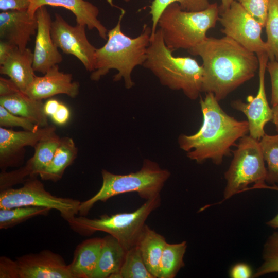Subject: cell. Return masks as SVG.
I'll return each instance as SVG.
<instances>
[{
  "label": "cell",
  "mask_w": 278,
  "mask_h": 278,
  "mask_svg": "<svg viewBox=\"0 0 278 278\" xmlns=\"http://www.w3.org/2000/svg\"><path fill=\"white\" fill-rule=\"evenodd\" d=\"M38 28L33 53L34 72L44 74L49 68L62 61V57L51 36V19L46 6L39 7L36 12Z\"/></svg>",
  "instance_id": "15"
},
{
  "label": "cell",
  "mask_w": 278,
  "mask_h": 278,
  "mask_svg": "<svg viewBox=\"0 0 278 278\" xmlns=\"http://www.w3.org/2000/svg\"><path fill=\"white\" fill-rule=\"evenodd\" d=\"M16 260L19 278H74L69 265L49 250L24 255Z\"/></svg>",
  "instance_id": "14"
},
{
  "label": "cell",
  "mask_w": 278,
  "mask_h": 278,
  "mask_svg": "<svg viewBox=\"0 0 278 278\" xmlns=\"http://www.w3.org/2000/svg\"><path fill=\"white\" fill-rule=\"evenodd\" d=\"M177 3L184 10L199 11L207 8L211 4L208 0H153L149 13L151 16V36L154 34L157 28L159 18L164 9L170 4Z\"/></svg>",
  "instance_id": "29"
},
{
  "label": "cell",
  "mask_w": 278,
  "mask_h": 278,
  "mask_svg": "<svg viewBox=\"0 0 278 278\" xmlns=\"http://www.w3.org/2000/svg\"><path fill=\"white\" fill-rule=\"evenodd\" d=\"M200 105L202 124L194 134L180 135L179 147L198 163L211 159L214 164L220 165L224 157L231 155V147L249 132L248 122L228 115L212 93L200 98Z\"/></svg>",
  "instance_id": "2"
},
{
  "label": "cell",
  "mask_w": 278,
  "mask_h": 278,
  "mask_svg": "<svg viewBox=\"0 0 278 278\" xmlns=\"http://www.w3.org/2000/svg\"><path fill=\"white\" fill-rule=\"evenodd\" d=\"M81 202L70 198L59 197L47 191L37 178L27 180L18 188H8L1 190L0 208L19 206L48 208L58 211L68 222L79 213Z\"/></svg>",
  "instance_id": "9"
},
{
  "label": "cell",
  "mask_w": 278,
  "mask_h": 278,
  "mask_svg": "<svg viewBox=\"0 0 278 278\" xmlns=\"http://www.w3.org/2000/svg\"><path fill=\"white\" fill-rule=\"evenodd\" d=\"M243 8L265 27L270 0H237Z\"/></svg>",
  "instance_id": "34"
},
{
  "label": "cell",
  "mask_w": 278,
  "mask_h": 278,
  "mask_svg": "<svg viewBox=\"0 0 278 278\" xmlns=\"http://www.w3.org/2000/svg\"><path fill=\"white\" fill-rule=\"evenodd\" d=\"M254 189H269L278 191V186L276 185H267L265 183L256 186ZM267 224L271 228L278 229V214L273 218L268 221Z\"/></svg>",
  "instance_id": "43"
},
{
  "label": "cell",
  "mask_w": 278,
  "mask_h": 278,
  "mask_svg": "<svg viewBox=\"0 0 278 278\" xmlns=\"http://www.w3.org/2000/svg\"><path fill=\"white\" fill-rule=\"evenodd\" d=\"M79 84L73 81L71 74L60 72L58 65L49 68L43 76L36 77L25 94L34 99L41 100L58 94L76 97Z\"/></svg>",
  "instance_id": "16"
},
{
  "label": "cell",
  "mask_w": 278,
  "mask_h": 278,
  "mask_svg": "<svg viewBox=\"0 0 278 278\" xmlns=\"http://www.w3.org/2000/svg\"><path fill=\"white\" fill-rule=\"evenodd\" d=\"M56 132L53 126L41 127L36 131H15L0 128V165L3 170L13 165L14 157L26 146L34 147L45 136Z\"/></svg>",
  "instance_id": "19"
},
{
  "label": "cell",
  "mask_w": 278,
  "mask_h": 278,
  "mask_svg": "<svg viewBox=\"0 0 278 278\" xmlns=\"http://www.w3.org/2000/svg\"><path fill=\"white\" fill-rule=\"evenodd\" d=\"M263 259V263L253 277L278 272V231L272 233L267 239L264 245Z\"/></svg>",
  "instance_id": "32"
},
{
  "label": "cell",
  "mask_w": 278,
  "mask_h": 278,
  "mask_svg": "<svg viewBox=\"0 0 278 278\" xmlns=\"http://www.w3.org/2000/svg\"><path fill=\"white\" fill-rule=\"evenodd\" d=\"M61 102L55 99H50L44 103L43 109L47 116L51 117L58 109Z\"/></svg>",
  "instance_id": "42"
},
{
  "label": "cell",
  "mask_w": 278,
  "mask_h": 278,
  "mask_svg": "<svg viewBox=\"0 0 278 278\" xmlns=\"http://www.w3.org/2000/svg\"><path fill=\"white\" fill-rule=\"evenodd\" d=\"M21 91L11 80L0 78V97L10 95Z\"/></svg>",
  "instance_id": "40"
},
{
  "label": "cell",
  "mask_w": 278,
  "mask_h": 278,
  "mask_svg": "<svg viewBox=\"0 0 278 278\" xmlns=\"http://www.w3.org/2000/svg\"><path fill=\"white\" fill-rule=\"evenodd\" d=\"M102 238L85 240L76 247L68 264L74 278H91L99 259Z\"/></svg>",
  "instance_id": "23"
},
{
  "label": "cell",
  "mask_w": 278,
  "mask_h": 278,
  "mask_svg": "<svg viewBox=\"0 0 278 278\" xmlns=\"http://www.w3.org/2000/svg\"><path fill=\"white\" fill-rule=\"evenodd\" d=\"M273 117L272 123L274 124L276 130L278 133V105L272 107Z\"/></svg>",
  "instance_id": "44"
},
{
  "label": "cell",
  "mask_w": 278,
  "mask_h": 278,
  "mask_svg": "<svg viewBox=\"0 0 278 278\" xmlns=\"http://www.w3.org/2000/svg\"><path fill=\"white\" fill-rule=\"evenodd\" d=\"M252 275V271L249 265L246 263H237L230 271V276L232 278H249Z\"/></svg>",
  "instance_id": "38"
},
{
  "label": "cell",
  "mask_w": 278,
  "mask_h": 278,
  "mask_svg": "<svg viewBox=\"0 0 278 278\" xmlns=\"http://www.w3.org/2000/svg\"><path fill=\"white\" fill-rule=\"evenodd\" d=\"M0 277L19 278L18 266L16 260H12L5 256L1 257Z\"/></svg>",
  "instance_id": "36"
},
{
  "label": "cell",
  "mask_w": 278,
  "mask_h": 278,
  "mask_svg": "<svg viewBox=\"0 0 278 278\" xmlns=\"http://www.w3.org/2000/svg\"><path fill=\"white\" fill-rule=\"evenodd\" d=\"M172 52L158 28L151 35L143 66L151 71L162 85L181 90L189 99L196 100L202 92L203 67L193 58L176 57Z\"/></svg>",
  "instance_id": "4"
},
{
  "label": "cell",
  "mask_w": 278,
  "mask_h": 278,
  "mask_svg": "<svg viewBox=\"0 0 278 278\" xmlns=\"http://www.w3.org/2000/svg\"><path fill=\"white\" fill-rule=\"evenodd\" d=\"M120 278H154L147 268L136 245L128 250L119 271Z\"/></svg>",
  "instance_id": "30"
},
{
  "label": "cell",
  "mask_w": 278,
  "mask_h": 278,
  "mask_svg": "<svg viewBox=\"0 0 278 278\" xmlns=\"http://www.w3.org/2000/svg\"><path fill=\"white\" fill-rule=\"evenodd\" d=\"M126 252L112 236L109 235L103 238L98 263L91 278H120L119 271Z\"/></svg>",
  "instance_id": "22"
},
{
  "label": "cell",
  "mask_w": 278,
  "mask_h": 278,
  "mask_svg": "<svg viewBox=\"0 0 278 278\" xmlns=\"http://www.w3.org/2000/svg\"><path fill=\"white\" fill-rule=\"evenodd\" d=\"M0 126L3 128L21 127L24 130L31 131L41 128L28 119L13 114L2 106H0Z\"/></svg>",
  "instance_id": "33"
},
{
  "label": "cell",
  "mask_w": 278,
  "mask_h": 278,
  "mask_svg": "<svg viewBox=\"0 0 278 278\" xmlns=\"http://www.w3.org/2000/svg\"><path fill=\"white\" fill-rule=\"evenodd\" d=\"M33 62V53L29 48L21 50L16 48L0 65V73L8 76L25 93L36 77Z\"/></svg>",
  "instance_id": "20"
},
{
  "label": "cell",
  "mask_w": 278,
  "mask_h": 278,
  "mask_svg": "<svg viewBox=\"0 0 278 278\" xmlns=\"http://www.w3.org/2000/svg\"><path fill=\"white\" fill-rule=\"evenodd\" d=\"M187 243L166 242L163 249L159 266L158 278H174L180 270L184 267L183 258Z\"/></svg>",
  "instance_id": "26"
},
{
  "label": "cell",
  "mask_w": 278,
  "mask_h": 278,
  "mask_svg": "<svg viewBox=\"0 0 278 278\" xmlns=\"http://www.w3.org/2000/svg\"><path fill=\"white\" fill-rule=\"evenodd\" d=\"M30 0H0V10L2 11L8 10H28Z\"/></svg>",
  "instance_id": "37"
},
{
  "label": "cell",
  "mask_w": 278,
  "mask_h": 278,
  "mask_svg": "<svg viewBox=\"0 0 278 278\" xmlns=\"http://www.w3.org/2000/svg\"><path fill=\"white\" fill-rule=\"evenodd\" d=\"M60 141L61 138L56 132L42 138L34 147V154L25 165L11 172L3 171L1 173V190L25 182L27 177L28 179L39 176L50 163Z\"/></svg>",
  "instance_id": "13"
},
{
  "label": "cell",
  "mask_w": 278,
  "mask_h": 278,
  "mask_svg": "<svg viewBox=\"0 0 278 278\" xmlns=\"http://www.w3.org/2000/svg\"><path fill=\"white\" fill-rule=\"evenodd\" d=\"M50 210L46 207L33 206L0 208V229L12 228L33 217L46 215Z\"/></svg>",
  "instance_id": "27"
},
{
  "label": "cell",
  "mask_w": 278,
  "mask_h": 278,
  "mask_svg": "<svg viewBox=\"0 0 278 278\" xmlns=\"http://www.w3.org/2000/svg\"><path fill=\"white\" fill-rule=\"evenodd\" d=\"M124 14V10H121L116 25L108 31L107 42L96 49L95 68L90 78L92 81H99L110 70H115L117 73L113 76V81L123 79L125 88L130 89L135 85L132 79L133 70L137 66H143L145 61L151 27L145 24L138 36L131 38L121 30Z\"/></svg>",
  "instance_id": "3"
},
{
  "label": "cell",
  "mask_w": 278,
  "mask_h": 278,
  "mask_svg": "<svg viewBox=\"0 0 278 278\" xmlns=\"http://www.w3.org/2000/svg\"><path fill=\"white\" fill-rule=\"evenodd\" d=\"M219 14V6L216 3L199 11L184 10L178 3H173L161 13L157 27L171 50H188L207 37V31L215 26Z\"/></svg>",
  "instance_id": "5"
},
{
  "label": "cell",
  "mask_w": 278,
  "mask_h": 278,
  "mask_svg": "<svg viewBox=\"0 0 278 278\" xmlns=\"http://www.w3.org/2000/svg\"><path fill=\"white\" fill-rule=\"evenodd\" d=\"M187 51L202 60V92L213 93L218 101L252 78L259 67L254 53L226 36L207 37Z\"/></svg>",
  "instance_id": "1"
},
{
  "label": "cell",
  "mask_w": 278,
  "mask_h": 278,
  "mask_svg": "<svg viewBox=\"0 0 278 278\" xmlns=\"http://www.w3.org/2000/svg\"><path fill=\"white\" fill-rule=\"evenodd\" d=\"M70 115L69 108L61 102L57 110L50 117L55 124L63 126L68 121Z\"/></svg>",
  "instance_id": "39"
},
{
  "label": "cell",
  "mask_w": 278,
  "mask_h": 278,
  "mask_svg": "<svg viewBox=\"0 0 278 278\" xmlns=\"http://www.w3.org/2000/svg\"><path fill=\"white\" fill-rule=\"evenodd\" d=\"M36 15L31 16L27 10H8L0 13V38L21 50L27 48L31 37L37 33Z\"/></svg>",
  "instance_id": "17"
},
{
  "label": "cell",
  "mask_w": 278,
  "mask_h": 278,
  "mask_svg": "<svg viewBox=\"0 0 278 278\" xmlns=\"http://www.w3.org/2000/svg\"><path fill=\"white\" fill-rule=\"evenodd\" d=\"M259 61V86L255 96L249 95L245 102L240 99L233 100L231 106L243 113L248 119L250 135L259 141L266 134L264 127L272 120V109L268 104L265 85V75L269 58L266 53L256 55Z\"/></svg>",
  "instance_id": "12"
},
{
  "label": "cell",
  "mask_w": 278,
  "mask_h": 278,
  "mask_svg": "<svg viewBox=\"0 0 278 278\" xmlns=\"http://www.w3.org/2000/svg\"><path fill=\"white\" fill-rule=\"evenodd\" d=\"M130 1H131V0H124V1L126 2H128Z\"/></svg>",
  "instance_id": "46"
},
{
  "label": "cell",
  "mask_w": 278,
  "mask_h": 278,
  "mask_svg": "<svg viewBox=\"0 0 278 278\" xmlns=\"http://www.w3.org/2000/svg\"><path fill=\"white\" fill-rule=\"evenodd\" d=\"M266 70L269 72L271 79V103L272 107H274L278 105V61H268Z\"/></svg>",
  "instance_id": "35"
},
{
  "label": "cell",
  "mask_w": 278,
  "mask_h": 278,
  "mask_svg": "<svg viewBox=\"0 0 278 278\" xmlns=\"http://www.w3.org/2000/svg\"><path fill=\"white\" fill-rule=\"evenodd\" d=\"M218 21L226 36L256 55L268 54L267 43L261 37L262 25L238 1L234 0L228 9L220 12Z\"/></svg>",
  "instance_id": "10"
},
{
  "label": "cell",
  "mask_w": 278,
  "mask_h": 278,
  "mask_svg": "<svg viewBox=\"0 0 278 278\" xmlns=\"http://www.w3.org/2000/svg\"><path fill=\"white\" fill-rule=\"evenodd\" d=\"M61 7L71 11L75 16L77 24L86 26L88 29H96L103 40L107 39L108 30L99 20V9L85 0H30L27 10L29 14L36 16L37 9L42 6Z\"/></svg>",
  "instance_id": "18"
},
{
  "label": "cell",
  "mask_w": 278,
  "mask_h": 278,
  "mask_svg": "<svg viewBox=\"0 0 278 278\" xmlns=\"http://www.w3.org/2000/svg\"><path fill=\"white\" fill-rule=\"evenodd\" d=\"M18 48L12 44L1 40L0 41V65L2 64L13 51Z\"/></svg>",
  "instance_id": "41"
},
{
  "label": "cell",
  "mask_w": 278,
  "mask_h": 278,
  "mask_svg": "<svg viewBox=\"0 0 278 278\" xmlns=\"http://www.w3.org/2000/svg\"><path fill=\"white\" fill-rule=\"evenodd\" d=\"M86 26L70 25L58 14L51 24V36L55 45L66 54L76 57L90 72L94 70L96 48L88 40Z\"/></svg>",
  "instance_id": "11"
},
{
  "label": "cell",
  "mask_w": 278,
  "mask_h": 278,
  "mask_svg": "<svg viewBox=\"0 0 278 278\" xmlns=\"http://www.w3.org/2000/svg\"><path fill=\"white\" fill-rule=\"evenodd\" d=\"M77 148L72 138H61L60 144L50 163L39 175L41 179L53 182L60 180L66 168L77 157Z\"/></svg>",
  "instance_id": "25"
},
{
  "label": "cell",
  "mask_w": 278,
  "mask_h": 278,
  "mask_svg": "<svg viewBox=\"0 0 278 278\" xmlns=\"http://www.w3.org/2000/svg\"><path fill=\"white\" fill-rule=\"evenodd\" d=\"M264 159L267 164L266 181L278 184V134H265L259 141Z\"/></svg>",
  "instance_id": "28"
},
{
  "label": "cell",
  "mask_w": 278,
  "mask_h": 278,
  "mask_svg": "<svg viewBox=\"0 0 278 278\" xmlns=\"http://www.w3.org/2000/svg\"><path fill=\"white\" fill-rule=\"evenodd\" d=\"M233 157L224 173L227 184L222 201L265 183L267 169L259 141L250 135L239 140Z\"/></svg>",
  "instance_id": "8"
},
{
  "label": "cell",
  "mask_w": 278,
  "mask_h": 278,
  "mask_svg": "<svg viewBox=\"0 0 278 278\" xmlns=\"http://www.w3.org/2000/svg\"><path fill=\"white\" fill-rule=\"evenodd\" d=\"M160 203L159 194L146 200L132 212L105 214L93 219L75 216L68 223L74 231L83 235H90L96 231L106 232L115 238L127 251L136 245L146 220Z\"/></svg>",
  "instance_id": "7"
},
{
  "label": "cell",
  "mask_w": 278,
  "mask_h": 278,
  "mask_svg": "<svg viewBox=\"0 0 278 278\" xmlns=\"http://www.w3.org/2000/svg\"><path fill=\"white\" fill-rule=\"evenodd\" d=\"M265 27L269 60L278 61V0H270Z\"/></svg>",
  "instance_id": "31"
},
{
  "label": "cell",
  "mask_w": 278,
  "mask_h": 278,
  "mask_svg": "<svg viewBox=\"0 0 278 278\" xmlns=\"http://www.w3.org/2000/svg\"><path fill=\"white\" fill-rule=\"evenodd\" d=\"M234 0H221V5L219 6L220 12L228 9Z\"/></svg>",
  "instance_id": "45"
},
{
  "label": "cell",
  "mask_w": 278,
  "mask_h": 278,
  "mask_svg": "<svg viewBox=\"0 0 278 278\" xmlns=\"http://www.w3.org/2000/svg\"><path fill=\"white\" fill-rule=\"evenodd\" d=\"M166 242L164 237L146 224L137 242L145 264L154 278H158L159 263Z\"/></svg>",
  "instance_id": "24"
},
{
  "label": "cell",
  "mask_w": 278,
  "mask_h": 278,
  "mask_svg": "<svg viewBox=\"0 0 278 278\" xmlns=\"http://www.w3.org/2000/svg\"><path fill=\"white\" fill-rule=\"evenodd\" d=\"M101 175L102 184L99 191L90 199L81 202L80 216H85L96 203L105 202L122 194L136 192L146 200L152 198L160 194L170 172L156 162L145 159L141 168L136 172L116 175L102 169Z\"/></svg>",
  "instance_id": "6"
},
{
  "label": "cell",
  "mask_w": 278,
  "mask_h": 278,
  "mask_svg": "<svg viewBox=\"0 0 278 278\" xmlns=\"http://www.w3.org/2000/svg\"><path fill=\"white\" fill-rule=\"evenodd\" d=\"M0 106L13 114L30 120L40 127L48 126V116L44 113L42 100L30 98L21 91L0 97Z\"/></svg>",
  "instance_id": "21"
}]
</instances>
